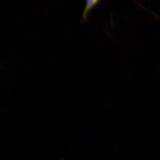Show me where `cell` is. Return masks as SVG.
Masks as SVG:
<instances>
[{"instance_id":"6da1fadb","label":"cell","mask_w":160,"mask_h":160,"mask_svg":"<svg viewBox=\"0 0 160 160\" xmlns=\"http://www.w3.org/2000/svg\"><path fill=\"white\" fill-rule=\"evenodd\" d=\"M101 1V0H86L85 7L80 20L82 23L85 24L88 22L90 13L99 5Z\"/></svg>"}]
</instances>
